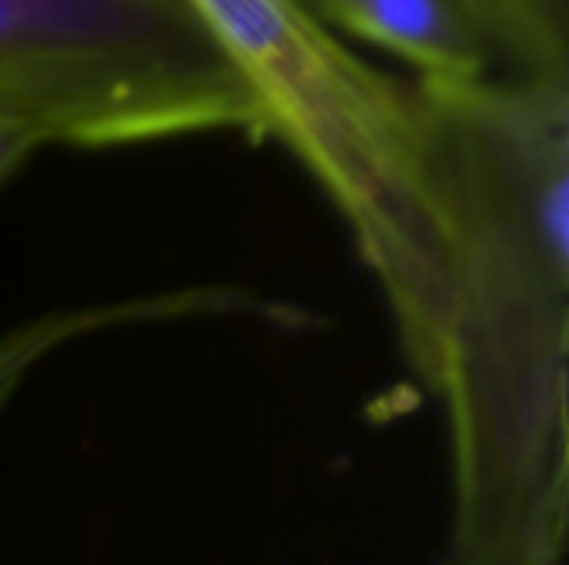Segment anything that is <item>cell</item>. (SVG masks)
I'll return each mask as SVG.
<instances>
[{"mask_svg":"<svg viewBox=\"0 0 569 565\" xmlns=\"http://www.w3.org/2000/svg\"><path fill=\"white\" fill-rule=\"evenodd\" d=\"M440 233L427 390L450 433L437 565H560L569 523V73L413 80Z\"/></svg>","mask_w":569,"mask_h":565,"instance_id":"cell-1","label":"cell"},{"mask_svg":"<svg viewBox=\"0 0 569 565\" xmlns=\"http://www.w3.org/2000/svg\"><path fill=\"white\" fill-rule=\"evenodd\" d=\"M280 140L347 220L413 370L437 343L440 233L413 83L357 57L297 0H187Z\"/></svg>","mask_w":569,"mask_h":565,"instance_id":"cell-2","label":"cell"},{"mask_svg":"<svg viewBox=\"0 0 569 565\" xmlns=\"http://www.w3.org/2000/svg\"><path fill=\"white\" fill-rule=\"evenodd\" d=\"M0 97L57 147L270 137L263 103L187 0H0Z\"/></svg>","mask_w":569,"mask_h":565,"instance_id":"cell-3","label":"cell"},{"mask_svg":"<svg viewBox=\"0 0 569 565\" xmlns=\"http://www.w3.org/2000/svg\"><path fill=\"white\" fill-rule=\"evenodd\" d=\"M330 33L373 43L417 80H470L500 73L493 43L467 0H297Z\"/></svg>","mask_w":569,"mask_h":565,"instance_id":"cell-4","label":"cell"},{"mask_svg":"<svg viewBox=\"0 0 569 565\" xmlns=\"http://www.w3.org/2000/svg\"><path fill=\"white\" fill-rule=\"evenodd\" d=\"M247 310H257V300L250 293L227 290V286H197V290L40 313L0 333V413L7 410L13 393L23 386L27 373L67 343H77L83 336H93L113 326L163 323V320H183V316H227V313H247Z\"/></svg>","mask_w":569,"mask_h":565,"instance_id":"cell-5","label":"cell"},{"mask_svg":"<svg viewBox=\"0 0 569 565\" xmlns=\"http://www.w3.org/2000/svg\"><path fill=\"white\" fill-rule=\"evenodd\" d=\"M483 23L500 73H569V0H467Z\"/></svg>","mask_w":569,"mask_h":565,"instance_id":"cell-6","label":"cell"},{"mask_svg":"<svg viewBox=\"0 0 569 565\" xmlns=\"http://www.w3.org/2000/svg\"><path fill=\"white\" fill-rule=\"evenodd\" d=\"M43 147H57L50 127L27 107L0 97V186Z\"/></svg>","mask_w":569,"mask_h":565,"instance_id":"cell-7","label":"cell"}]
</instances>
